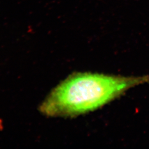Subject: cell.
I'll use <instances>...</instances> for the list:
<instances>
[{
    "mask_svg": "<svg viewBox=\"0 0 149 149\" xmlns=\"http://www.w3.org/2000/svg\"><path fill=\"white\" fill-rule=\"evenodd\" d=\"M149 83V75L122 76L76 73L57 86L39 107L47 117H74L92 112L129 89Z\"/></svg>",
    "mask_w": 149,
    "mask_h": 149,
    "instance_id": "obj_1",
    "label": "cell"
},
{
    "mask_svg": "<svg viewBox=\"0 0 149 149\" xmlns=\"http://www.w3.org/2000/svg\"><path fill=\"white\" fill-rule=\"evenodd\" d=\"M3 126L2 120L0 119V130H2L3 129Z\"/></svg>",
    "mask_w": 149,
    "mask_h": 149,
    "instance_id": "obj_2",
    "label": "cell"
}]
</instances>
